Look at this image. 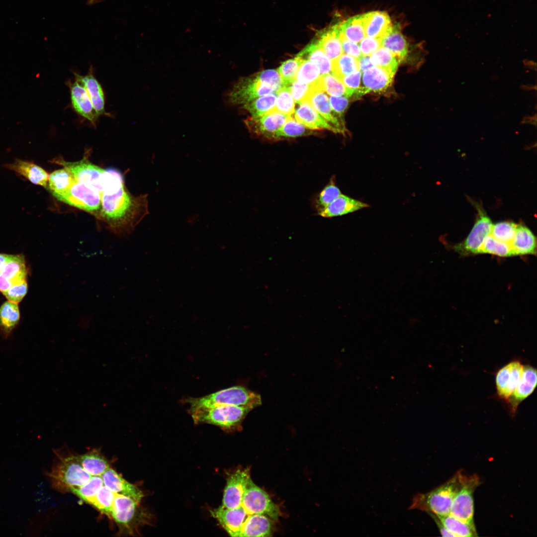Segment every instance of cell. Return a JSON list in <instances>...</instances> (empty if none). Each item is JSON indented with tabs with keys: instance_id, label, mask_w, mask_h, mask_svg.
<instances>
[{
	"instance_id": "obj_48",
	"label": "cell",
	"mask_w": 537,
	"mask_h": 537,
	"mask_svg": "<svg viewBox=\"0 0 537 537\" xmlns=\"http://www.w3.org/2000/svg\"><path fill=\"white\" fill-rule=\"evenodd\" d=\"M256 76L262 82L271 87L275 92L286 87L277 71L265 70L257 73Z\"/></svg>"
},
{
	"instance_id": "obj_47",
	"label": "cell",
	"mask_w": 537,
	"mask_h": 537,
	"mask_svg": "<svg viewBox=\"0 0 537 537\" xmlns=\"http://www.w3.org/2000/svg\"><path fill=\"white\" fill-rule=\"evenodd\" d=\"M302 62L300 58L296 57L283 62L278 68L277 72L286 87L295 80L298 69Z\"/></svg>"
},
{
	"instance_id": "obj_7",
	"label": "cell",
	"mask_w": 537,
	"mask_h": 537,
	"mask_svg": "<svg viewBox=\"0 0 537 537\" xmlns=\"http://www.w3.org/2000/svg\"><path fill=\"white\" fill-rule=\"evenodd\" d=\"M480 484L479 478L476 474H463L460 486L452 500L449 514L462 521L474 523L473 493Z\"/></svg>"
},
{
	"instance_id": "obj_5",
	"label": "cell",
	"mask_w": 537,
	"mask_h": 537,
	"mask_svg": "<svg viewBox=\"0 0 537 537\" xmlns=\"http://www.w3.org/2000/svg\"><path fill=\"white\" fill-rule=\"evenodd\" d=\"M184 402L189 404V408H210L231 405L248 407L253 409L262 404V399L259 394L245 387L238 385L200 397H189L185 399Z\"/></svg>"
},
{
	"instance_id": "obj_27",
	"label": "cell",
	"mask_w": 537,
	"mask_h": 537,
	"mask_svg": "<svg viewBox=\"0 0 537 537\" xmlns=\"http://www.w3.org/2000/svg\"><path fill=\"white\" fill-rule=\"evenodd\" d=\"M339 24L320 32L316 41L325 53L331 60L334 61L343 53L340 41Z\"/></svg>"
},
{
	"instance_id": "obj_59",
	"label": "cell",
	"mask_w": 537,
	"mask_h": 537,
	"mask_svg": "<svg viewBox=\"0 0 537 537\" xmlns=\"http://www.w3.org/2000/svg\"><path fill=\"white\" fill-rule=\"evenodd\" d=\"M8 255L5 254H0V270L6 261Z\"/></svg>"
},
{
	"instance_id": "obj_8",
	"label": "cell",
	"mask_w": 537,
	"mask_h": 537,
	"mask_svg": "<svg viewBox=\"0 0 537 537\" xmlns=\"http://www.w3.org/2000/svg\"><path fill=\"white\" fill-rule=\"evenodd\" d=\"M275 92L262 82L256 75L240 79L225 95L229 105H244L264 95Z\"/></svg>"
},
{
	"instance_id": "obj_53",
	"label": "cell",
	"mask_w": 537,
	"mask_h": 537,
	"mask_svg": "<svg viewBox=\"0 0 537 537\" xmlns=\"http://www.w3.org/2000/svg\"><path fill=\"white\" fill-rule=\"evenodd\" d=\"M361 75V72L358 70L339 80L347 88L356 91L360 87Z\"/></svg>"
},
{
	"instance_id": "obj_38",
	"label": "cell",
	"mask_w": 537,
	"mask_h": 537,
	"mask_svg": "<svg viewBox=\"0 0 537 537\" xmlns=\"http://www.w3.org/2000/svg\"><path fill=\"white\" fill-rule=\"evenodd\" d=\"M312 130L290 117L287 121L275 132L272 139L278 140L307 135L312 133Z\"/></svg>"
},
{
	"instance_id": "obj_29",
	"label": "cell",
	"mask_w": 537,
	"mask_h": 537,
	"mask_svg": "<svg viewBox=\"0 0 537 537\" xmlns=\"http://www.w3.org/2000/svg\"><path fill=\"white\" fill-rule=\"evenodd\" d=\"M296 57L302 61L309 60L314 63L318 67L322 76L332 72V61L316 40L307 45Z\"/></svg>"
},
{
	"instance_id": "obj_21",
	"label": "cell",
	"mask_w": 537,
	"mask_h": 537,
	"mask_svg": "<svg viewBox=\"0 0 537 537\" xmlns=\"http://www.w3.org/2000/svg\"><path fill=\"white\" fill-rule=\"evenodd\" d=\"M76 74L85 87L97 116L111 117V115L105 111L104 92L101 85L94 76L92 67L90 68L88 73L84 76Z\"/></svg>"
},
{
	"instance_id": "obj_16",
	"label": "cell",
	"mask_w": 537,
	"mask_h": 537,
	"mask_svg": "<svg viewBox=\"0 0 537 537\" xmlns=\"http://www.w3.org/2000/svg\"><path fill=\"white\" fill-rule=\"evenodd\" d=\"M249 469H239L231 474L227 480V484L224 489L223 507L227 509H234L239 506L243 493L250 478Z\"/></svg>"
},
{
	"instance_id": "obj_50",
	"label": "cell",
	"mask_w": 537,
	"mask_h": 537,
	"mask_svg": "<svg viewBox=\"0 0 537 537\" xmlns=\"http://www.w3.org/2000/svg\"><path fill=\"white\" fill-rule=\"evenodd\" d=\"M28 285L26 280L21 283L13 284L2 294L8 301L19 303L27 293Z\"/></svg>"
},
{
	"instance_id": "obj_19",
	"label": "cell",
	"mask_w": 537,
	"mask_h": 537,
	"mask_svg": "<svg viewBox=\"0 0 537 537\" xmlns=\"http://www.w3.org/2000/svg\"><path fill=\"white\" fill-rule=\"evenodd\" d=\"M537 383V370L530 365L523 366L521 377L512 394L508 399L514 412L519 403L530 395Z\"/></svg>"
},
{
	"instance_id": "obj_26",
	"label": "cell",
	"mask_w": 537,
	"mask_h": 537,
	"mask_svg": "<svg viewBox=\"0 0 537 537\" xmlns=\"http://www.w3.org/2000/svg\"><path fill=\"white\" fill-rule=\"evenodd\" d=\"M27 274L25 261L22 255H8L0 270V275L8 280L12 285L26 280Z\"/></svg>"
},
{
	"instance_id": "obj_32",
	"label": "cell",
	"mask_w": 537,
	"mask_h": 537,
	"mask_svg": "<svg viewBox=\"0 0 537 537\" xmlns=\"http://www.w3.org/2000/svg\"><path fill=\"white\" fill-rule=\"evenodd\" d=\"M435 516L455 537H471L477 536L474 523L462 521L450 514L444 516Z\"/></svg>"
},
{
	"instance_id": "obj_33",
	"label": "cell",
	"mask_w": 537,
	"mask_h": 537,
	"mask_svg": "<svg viewBox=\"0 0 537 537\" xmlns=\"http://www.w3.org/2000/svg\"><path fill=\"white\" fill-rule=\"evenodd\" d=\"M20 312L17 303L9 301L4 302L0 307V331L5 337H8L18 324Z\"/></svg>"
},
{
	"instance_id": "obj_25",
	"label": "cell",
	"mask_w": 537,
	"mask_h": 537,
	"mask_svg": "<svg viewBox=\"0 0 537 537\" xmlns=\"http://www.w3.org/2000/svg\"><path fill=\"white\" fill-rule=\"evenodd\" d=\"M511 246L514 256L537 254L536 237L527 227L522 224H517Z\"/></svg>"
},
{
	"instance_id": "obj_23",
	"label": "cell",
	"mask_w": 537,
	"mask_h": 537,
	"mask_svg": "<svg viewBox=\"0 0 537 537\" xmlns=\"http://www.w3.org/2000/svg\"><path fill=\"white\" fill-rule=\"evenodd\" d=\"M369 205L347 195L341 194L333 201L321 211L318 214L323 217H333L352 213Z\"/></svg>"
},
{
	"instance_id": "obj_12",
	"label": "cell",
	"mask_w": 537,
	"mask_h": 537,
	"mask_svg": "<svg viewBox=\"0 0 537 537\" xmlns=\"http://www.w3.org/2000/svg\"><path fill=\"white\" fill-rule=\"evenodd\" d=\"M74 82L67 81V85L70 90L71 104L74 110L81 116L96 127L98 118L94 110L88 92L76 73Z\"/></svg>"
},
{
	"instance_id": "obj_55",
	"label": "cell",
	"mask_w": 537,
	"mask_h": 537,
	"mask_svg": "<svg viewBox=\"0 0 537 537\" xmlns=\"http://www.w3.org/2000/svg\"><path fill=\"white\" fill-rule=\"evenodd\" d=\"M429 514L434 519V521L436 523V524L438 526V528L439 529V531H440L441 535L443 536H444V537H455V536L452 534H451L450 532H449L446 529V528H445L444 526V525L441 523V522L439 520V519L436 517V516L435 515H434L433 514Z\"/></svg>"
},
{
	"instance_id": "obj_3",
	"label": "cell",
	"mask_w": 537,
	"mask_h": 537,
	"mask_svg": "<svg viewBox=\"0 0 537 537\" xmlns=\"http://www.w3.org/2000/svg\"><path fill=\"white\" fill-rule=\"evenodd\" d=\"M252 409L248 407L224 405L210 408H189L188 412L195 424H209L231 431L239 429Z\"/></svg>"
},
{
	"instance_id": "obj_31",
	"label": "cell",
	"mask_w": 537,
	"mask_h": 537,
	"mask_svg": "<svg viewBox=\"0 0 537 537\" xmlns=\"http://www.w3.org/2000/svg\"><path fill=\"white\" fill-rule=\"evenodd\" d=\"M83 468L91 476H101L110 467L105 457L97 449L77 456Z\"/></svg>"
},
{
	"instance_id": "obj_54",
	"label": "cell",
	"mask_w": 537,
	"mask_h": 537,
	"mask_svg": "<svg viewBox=\"0 0 537 537\" xmlns=\"http://www.w3.org/2000/svg\"><path fill=\"white\" fill-rule=\"evenodd\" d=\"M329 100L332 109L340 115L342 116L349 105L348 97L331 96Z\"/></svg>"
},
{
	"instance_id": "obj_37",
	"label": "cell",
	"mask_w": 537,
	"mask_h": 537,
	"mask_svg": "<svg viewBox=\"0 0 537 537\" xmlns=\"http://www.w3.org/2000/svg\"><path fill=\"white\" fill-rule=\"evenodd\" d=\"M369 57L374 66L382 68L394 75L396 73L399 62L387 49L381 47Z\"/></svg>"
},
{
	"instance_id": "obj_10",
	"label": "cell",
	"mask_w": 537,
	"mask_h": 537,
	"mask_svg": "<svg viewBox=\"0 0 537 537\" xmlns=\"http://www.w3.org/2000/svg\"><path fill=\"white\" fill-rule=\"evenodd\" d=\"M57 163L69 171L77 182L93 188L101 194L103 191L102 180L105 170L84 159L75 162H67L60 159Z\"/></svg>"
},
{
	"instance_id": "obj_4",
	"label": "cell",
	"mask_w": 537,
	"mask_h": 537,
	"mask_svg": "<svg viewBox=\"0 0 537 537\" xmlns=\"http://www.w3.org/2000/svg\"><path fill=\"white\" fill-rule=\"evenodd\" d=\"M52 487L61 493L70 492L72 488L82 486L91 476L78 461L77 455L57 454L51 471L47 473Z\"/></svg>"
},
{
	"instance_id": "obj_43",
	"label": "cell",
	"mask_w": 537,
	"mask_h": 537,
	"mask_svg": "<svg viewBox=\"0 0 537 537\" xmlns=\"http://www.w3.org/2000/svg\"><path fill=\"white\" fill-rule=\"evenodd\" d=\"M103 485V482L101 476H91L87 483L79 487L72 488L70 492L89 504Z\"/></svg>"
},
{
	"instance_id": "obj_11",
	"label": "cell",
	"mask_w": 537,
	"mask_h": 537,
	"mask_svg": "<svg viewBox=\"0 0 537 537\" xmlns=\"http://www.w3.org/2000/svg\"><path fill=\"white\" fill-rule=\"evenodd\" d=\"M479 211V217L468 236L454 246V250L461 255L478 254L484 239L490 233L493 224L487 216Z\"/></svg>"
},
{
	"instance_id": "obj_40",
	"label": "cell",
	"mask_w": 537,
	"mask_h": 537,
	"mask_svg": "<svg viewBox=\"0 0 537 537\" xmlns=\"http://www.w3.org/2000/svg\"><path fill=\"white\" fill-rule=\"evenodd\" d=\"M114 495V493L103 485L89 504L94 506L108 517H111Z\"/></svg>"
},
{
	"instance_id": "obj_22",
	"label": "cell",
	"mask_w": 537,
	"mask_h": 537,
	"mask_svg": "<svg viewBox=\"0 0 537 537\" xmlns=\"http://www.w3.org/2000/svg\"><path fill=\"white\" fill-rule=\"evenodd\" d=\"M366 36L382 38L392 28L389 15L385 12L375 11L363 14Z\"/></svg>"
},
{
	"instance_id": "obj_15",
	"label": "cell",
	"mask_w": 537,
	"mask_h": 537,
	"mask_svg": "<svg viewBox=\"0 0 537 537\" xmlns=\"http://www.w3.org/2000/svg\"><path fill=\"white\" fill-rule=\"evenodd\" d=\"M291 117L277 111L258 116L249 117L245 121L252 132L272 139L275 132Z\"/></svg>"
},
{
	"instance_id": "obj_28",
	"label": "cell",
	"mask_w": 537,
	"mask_h": 537,
	"mask_svg": "<svg viewBox=\"0 0 537 537\" xmlns=\"http://www.w3.org/2000/svg\"><path fill=\"white\" fill-rule=\"evenodd\" d=\"M381 47L389 50L399 63L405 59L408 53V44L401 32L399 24L392 26L391 29L382 38Z\"/></svg>"
},
{
	"instance_id": "obj_18",
	"label": "cell",
	"mask_w": 537,
	"mask_h": 537,
	"mask_svg": "<svg viewBox=\"0 0 537 537\" xmlns=\"http://www.w3.org/2000/svg\"><path fill=\"white\" fill-rule=\"evenodd\" d=\"M101 476L103 485L113 493L141 502L143 497L142 492L137 486L125 480L111 467L108 468Z\"/></svg>"
},
{
	"instance_id": "obj_13",
	"label": "cell",
	"mask_w": 537,
	"mask_h": 537,
	"mask_svg": "<svg viewBox=\"0 0 537 537\" xmlns=\"http://www.w3.org/2000/svg\"><path fill=\"white\" fill-rule=\"evenodd\" d=\"M305 101H308L340 133L344 134L346 132V129L341 118L342 116L332 109L328 96L325 93L320 84H315Z\"/></svg>"
},
{
	"instance_id": "obj_46",
	"label": "cell",
	"mask_w": 537,
	"mask_h": 537,
	"mask_svg": "<svg viewBox=\"0 0 537 537\" xmlns=\"http://www.w3.org/2000/svg\"><path fill=\"white\" fill-rule=\"evenodd\" d=\"M517 224L510 222H501L492 224L490 234L494 238L511 244L515 234Z\"/></svg>"
},
{
	"instance_id": "obj_41",
	"label": "cell",
	"mask_w": 537,
	"mask_h": 537,
	"mask_svg": "<svg viewBox=\"0 0 537 537\" xmlns=\"http://www.w3.org/2000/svg\"><path fill=\"white\" fill-rule=\"evenodd\" d=\"M322 75L317 66L309 60L303 61L297 72L295 79L301 84L314 85Z\"/></svg>"
},
{
	"instance_id": "obj_39",
	"label": "cell",
	"mask_w": 537,
	"mask_h": 537,
	"mask_svg": "<svg viewBox=\"0 0 537 537\" xmlns=\"http://www.w3.org/2000/svg\"><path fill=\"white\" fill-rule=\"evenodd\" d=\"M484 253L503 257L514 256L511 244L498 240L490 234L484 239L478 252V254Z\"/></svg>"
},
{
	"instance_id": "obj_45",
	"label": "cell",
	"mask_w": 537,
	"mask_h": 537,
	"mask_svg": "<svg viewBox=\"0 0 537 537\" xmlns=\"http://www.w3.org/2000/svg\"><path fill=\"white\" fill-rule=\"evenodd\" d=\"M335 180L334 178H331L329 183L318 195L316 201V207L318 212L325 208L342 194L340 189L336 185Z\"/></svg>"
},
{
	"instance_id": "obj_14",
	"label": "cell",
	"mask_w": 537,
	"mask_h": 537,
	"mask_svg": "<svg viewBox=\"0 0 537 537\" xmlns=\"http://www.w3.org/2000/svg\"><path fill=\"white\" fill-rule=\"evenodd\" d=\"M362 85L356 91L357 96L367 93L385 91L392 83L394 75L380 67L374 66L361 72Z\"/></svg>"
},
{
	"instance_id": "obj_56",
	"label": "cell",
	"mask_w": 537,
	"mask_h": 537,
	"mask_svg": "<svg viewBox=\"0 0 537 537\" xmlns=\"http://www.w3.org/2000/svg\"><path fill=\"white\" fill-rule=\"evenodd\" d=\"M360 71L362 72L363 71L374 66L371 63L369 56H362L359 60Z\"/></svg>"
},
{
	"instance_id": "obj_2",
	"label": "cell",
	"mask_w": 537,
	"mask_h": 537,
	"mask_svg": "<svg viewBox=\"0 0 537 537\" xmlns=\"http://www.w3.org/2000/svg\"><path fill=\"white\" fill-rule=\"evenodd\" d=\"M463 473L458 471L445 483L424 493L415 496L409 509H418L437 516L450 513L454 496L460 486Z\"/></svg>"
},
{
	"instance_id": "obj_57",
	"label": "cell",
	"mask_w": 537,
	"mask_h": 537,
	"mask_svg": "<svg viewBox=\"0 0 537 537\" xmlns=\"http://www.w3.org/2000/svg\"><path fill=\"white\" fill-rule=\"evenodd\" d=\"M522 124H530L535 126H537V114L533 116H525L523 117L521 122Z\"/></svg>"
},
{
	"instance_id": "obj_30",
	"label": "cell",
	"mask_w": 537,
	"mask_h": 537,
	"mask_svg": "<svg viewBox=\"0 0 537 537\" xmlns=\"http://www.w3.org/2000/svg\"><path fill=\"white\" fill-rule=\"evenodd\" d=\"M77 182L73 175L65 168L52 172L46 187L57 199L68 192Z\"/></svg>"
},
{
	"instance_id": "obj_42",
	"label": "cell",
	"mask_w": 537,
	"mask_h": 537,
	"mask_svg": "<svg viewBox=\"0 0 537 537\" xmlns=\"http://www.w3.org/2000/svg\"><path fill=\"white\" fill-rule=\"evenodd\" d=\"M324 91L331 96H346L348 98L355 93L356 90L347 88L333 75L328 74L322 77Z\"/></svg>"
},
{
	"instance_id": "obj_9",
	"label": "cell",
	"mask_w": 537,
	"mask_h": 537,
	"mask_svg": "<svg viewBox=\"0 0 537 537\" xmlns=\"http://www.w3.org/2000/svg\"><path fill=\"white\" fill-rule=\"evenodd\" d=\"M57 199L88 212L97 211L101 207V193L93 188L77 181L68 192Z\"/></svg>"
},
{
	"instance_id": "obj_17",
	"label": "cell",
	"mask_w": 537,
	"mask_h": 537,
	"mask_svg": "<svg viewBox=\"0 0 537 537\" xmlns=\"http://www.w3.org/2000/svg\"><path fill=\"white\" fill-rule=\"evenodd\" d=\"M523 365L518 361H512L497 373L496 384L498 396L506 400L515 389L522 374Z\"/></svg>"
},
{
	"instance_id": "obj_36",
	"label": "cell",
	"mask_w": 537,
	"mask_h": 537,
	"mask_svg": "<svg viewBox=\"0 0 537 537\" xmlns=\"http://www.w3.org/2000/svg\"><path fill=\"white\" fill-rule=\"evenodd\" d=\"M358 70H360L359 61L348 54L343 53L332 61V74L339 80Z\"/></svg>"
},
{
	"instance_id": "obj_58",
	"label": "cell",
	"mask_w": 537,
	"mask_h": 537,
	"mask_svg": "<svg viewBox=\"0 0 537 537\" xmlns=\"http://www.w3.org/2000/svg\"><path fill=\"white\" fill-rule=\"evenodd\" d=\"M524 65L525 66H527L529 68H530V69H531L532 70H535V69L536 70V62H534L533 61L525 60V61H524Z\"/></svg>"
},
{
	"instance_id": "obj_52",
	"label": "cell",
	"mask_w": 537,
	"mask_h": 537,
	"mask_svg": "<svg viewBox=\"0 0 537 537\" xmlns=\"http://www.w3.org/2000/svg\"><path fill=\"white\" fill-rule=\"evenodd\" d=\"M339 38L344 53L358 60L363 56L358 43L348 39L341 32H340Z\"/></svg>"
},
{
	"instance_id": "obj_49",
	"label": "cell",
	"mask_w": 537,
	"mask_h": 537,
	"mask_svg": "<svg viewBox=\"0 0 537 537\" xmlns=\"http://www.w3.org/2000/svg\"><path fill=\"white\" fill-rule=\"evenodd\" d=\"M294 99L297 104L305 101L307 97L312 90L314 85L301 84L294 80L289 85L287 86Z\"/></svg>"
},
{
	"instance_id": "obj_60",
	"label": "cell",
	"mask_w": 537,
	"mask_h": 537,
	"mask_svg": "<svg viewBox=\"0 0 537 537\" xmlns=\"http://www.w3.org/2000/svg\"><path fill=\"white\" fill-rule=\"evenodd\" d=\"M98 1V0H87L88 3L89 4H92L97 2Z\"/></svg>"
},
{
	"instance_id": "obj_51",
	"label": "cell",
	"mask_w": 537,
	"mask_h": 537,
	"mask_svg": "<svg viewBox=\"0 0 537 537\" xmlns=\"http://www.w3.org/2000/svg\"><path fill=\"white\" fill-rule=\"evenodd\" d=\"M382 38L365 36L358 44L362 56H370L381 47Z\"/></svg>"
},
{
	"instance_id": "obj_6",
	"label": "cell",
	"mask_w": 537,
	"mask_h": 537,
	"mask_svg": "<svg viewBox=\"0 0 537 537\" xmlns=\"http://www.w3.org/2000/svg\"><path fill=\"white\" fill-rule=\"evenodd\" d=\"M140 503L129 497L115 493L111 517L117 524L120 533L132 534L144 523L145 513Z\"/></svg>"
},
{
	"instance_id": "obj_20",
	"label": "cell",
	"mask_w": 537,
	"mask_h": 537,
	"mask_svg": "<svg viewBox=\"0 0 537 537\" xmlns=\"http://www.w3.org/2000/svg\"><path fill=\"white\" fill-rule=\"evenodd\" d=\"M299 106L295 110V120L311 130L327 129L334 133L339 131L330 124L314 108L306 101L299 104Z\"/></svg>"
},
{
	"instance_id": "obj_1",
	"label": "cell",
	"mask_w": 537,
	"mask_h": 537,
	"mask_svg": "<svg viewBox=\"0 0 537 537\" xmlns=\"http://www.w3.org/2000/svg\"><path fill=\"white\" fill-rule=\"evenodd\" d=\"M147 194L133 197L126 191L124 181L107 186L101 194V213L112 222L127 216L137 225L149 213Z\"/></svg>"
},
{
	"instance_id": "obj_34",
	"label": "cell",
	"mask_w": 537,
	"mask_h": 537,
	"mask_svg": "<svg viewBox=\"0 0 537 537\" xmlns=\"http://www.w3.org/2000/svg\"><path fill=\"white\" fill-rule=\"evenodd\" d=\"M340 32L348 39L359 43L365 36L363 14L348 18L339 24Z\"/></svg>"
},
{
	"instance_id": "obj_44",
	"label": "cell",
	"mask_w": 537,
	"mask_h": 537,
	"mask_svg": "<svg viewBox=\"0 0 537 537\" xmlns=\"http://www.w3.org/2000/svg\"><path fill=\"white\" fill-rule=\"evenodd\" d=\"M276 99L273 111L291 116L295 112V102L287 87L275 92ZM272 111V112H273Z\"/></svg>"
},
{
	"instance_id": "obj_24",
	"label": "cell",
	"mask_w": 537,
	"mask_h": 537,
	"mask_svg": "<svg viewBox=\"0 0 537 537\" xmlns=\"http://www.w3.org/2000/svg\"><path fill=\"white\" fill-rule=\"evenodd\" d=\"M4 167L23 176L34 184L47 186L48 174L41 167L32 162L16 159L11 164H5Z\"/></svg>"
},
{
	"instance_id": "obj_35",
	"label": "cell",
	"mask_w": 537,
	"mask_h": 537,
	"mask_svg": "<svg viewBox=\"0 0 537 537\" xmlns=\"http://www.w3.org/2000/svg\"><path fill=\"white\" fill-rule=\"evenodd\" d=\"M276 99L275 92L266 94L243 105V108L251 114L252 117L262 116L273 111Z\"/></svg>"
}]
</instances>
